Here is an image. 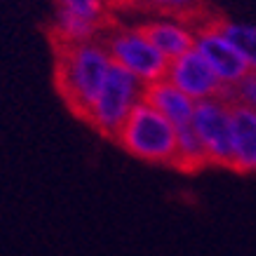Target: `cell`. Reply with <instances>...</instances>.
<instances>
[{"instance_id":"obj_4","label":"cell","mask_w":256,"mask_h":256,"mask_svg":"<svg viewBox=\"0 0 256 256\" xmlns=\"http://www.w3.org/2000/svg\"><path fill=\"white\" fill-rule=\"evenodd\" d=\"M104 45L116 66L132 73L146 87L167 76V66H170L167 56L150 42V38L141 26L113 24L104 33Z\"/></svg>"},{"instance_id":"obj_7","label":"cell","mask_w":256,"mask_h":256,"mask_svg":"<svg viewBox=\"0 0 256 256\" xmlns=\"http://www.w3.org/2000/svg\"><path fill=\"white\" fill-rule=\"evenodd\" d=\"M195 50H198V52L207 59V64L214 68L218 80L224 82L226 92H228L230 87L238 85L249 73L247 62L242 59L240 50L233 45V40L226 36V31L221 28V22H218V19L198 24Z\"/></svg>"},{"instance_id":"obj_8","label":"cell","mask_w":256,"mask_h":256,"mask_svg":"<svg viewBox=\"0 0 256 256\" xmlns=\"http://www.w3.org/2000/svg\"><path fill=\"white\" fill-rule=\"evenodd\" d=\"M164 78L170 80L172 85H176L184 94H188L195 104L207 99H216V96H226L224 82L218 80L214 68L195 47L186 54L172 59Z\"/></svg>"},{"instance_id":"obj_9","label":"cell","mask_w":256,"mask_h":256,"mask_svg":"<svg viewBox=\"0 0 256 256\" xmlns=\"http://www.w3.org/2000/svg\"><path fill=\"white\" fill-rule=\"evenodd\" d=\"M141 28L146 31L150 42L167 56V62L186 54V52H190L195 47L198 26H195V22H190V19L156 14L153 19H148V22L141 24Z\"/></svg>"},{"instance_id":"obj_2","label":"cell","mask_w":256,"mask_h":256,"mask_svg":"<svg viewBox=\"0 0 256 256\" xmlns=\"http://www.w3.org/2000/svg\"><path fill=\"white\" fill-rule=\"evenodd\" d=\"M178 130L158 113L148 101H141L116 134L118 146L132 158L148 164H172L176 160Z\"/></svg>"},{"instance_id":"obj_15","label":"cell","mask_w":256,"mask_h":256,"mask_svg":"<svg viewBox=\"0 0 256 256\" xmlns=\"http://www.w3.org/2000/svg\"><path fill=\"white\" fill-rule=\"evenodd\" d=\"M226 96L233 101V104H238V106L256 110V70H249L238 85L226 92Z\"/></svg>"},{"instance_id":"obj_16","label":"cell","mask_w":256,"mask_h":256,"mask_svg":"<svg viewBox=\"0 0 256 256\" xmlns=\"http://www.w3.org/2000/svg\"><path fill=\"white\" fill-rule=\"evenodd\" d=\"M106 5L110 8L113 14H118V12H127V10L141 8V0H106Z\"/></svg>"},{"instance_id":"obj_5","label":"cell","mask_w":256,"mask_h":256,"mask_svg":"<svg viewBox=\"0 0 256 256\" xmlns=\"http://www.w3.org/2000/svg\"><path fill=\"white\" fill-rule=\"evenodd\" d=\"M113 12L106 0H54V45H73L104 38L113 26Z\"/></svg>"},{"instance_id":"obj_13","label":"cell","mask_w":256,"mask_h":256,"mask_svg":"<svg viewBox=\"0 0 256 256\" xmlns=\"http://www.w3.org/2000/svg\"><path fill=\"white\" fill-rule=\"evenodd\" d=\"M226 36L233 40V45L240 50L242 59L247 62L249 70H256V24H242V22H228L218 19Z\"/></svg>"},{"instance_id":"obj_1","label":"cell","mask_w":256,"mask_h":256,"mask_svg":"<svg viewBox=\"0 0 256 256\" xmlns=\"http://www.w3.org/2000/svg\"><path fill=\"white\" fill-rule=\"evenodd\" d=\"M54 47L56 90L62 94V99L66 101V106L85 120L87 110L92 108L96 94L101 92V87L113 68V59L104 45V38Z\"/></svg>"},{"instance_id":"obj_12","label":"cell","mask_w":256,"mask_h":256,"mask_svg":"<svg viewBox=\"0 0 256 256\" xmlns=\"http://www.w3.org/2000/svg\"><path fill=\"white\" fill-rule=\"evenodd\" d=\"M178 136H176V160L174 167H178L181 172H198L202 167H207V153L202 148L200 139L190 124L186 127H176Z\"/></svg>"},{"instance_id":"obj_3","label":"cell","mask_w":256,"mask_h":256,"mask_svg":"<svg viewBox=\"0 0 256 256\" xmlns=\"http://www.w3.org/2000/svg\"><path fill=\"white\" fill-rule=\"evenodd\" d=\"M144 94H146V85L139 78H134L132 73H127L124 68L113 64L108 78L94 99L92 108L87 110L85 122L94 127L101 136L116 139L124 120L144 101Z\"/></svg>"},{"instance_id":"obj_6","label":"cell","mask_w":256,"mask_h":256,"mask_svg":"<svg viewBox=\"0 0 256 256\" xmlns=\"http://www.w3.org/2000/svg\"><path fill=\"white\" fill-rule=\"evenodd\" d=\"M190 127L200 139L207 162L214 167H228L233 160V101L228 96L200 101L195 106Z\"/></svg>"},{"instance_id":"obj_10","label":"cell","mask_w":256,"mask_h":256,"mask_svg":"<svg viewBox=\"0 0 256 256\" xmlns=\"http://www.w3.org/2000/svg\"><path fill=\"white\" fill-rule=\"evenodd\" d=\"M144 101H148L158 113H162L174 127H186V124H190L195 106H198L188 94H184L176 85H172L167 78L148 85L146 94H144Z\"/></svg>"},{"instance_id":"obj_14","label":"cell","mask_w":256,"mask_h":256,"mask_svg":"<svg viewBox=\"0 0 256 256\" xmlns=\"http://www.w3.org/2000/svg\"><path fill=\"white\" fill-rule=\"evenodd\" d=\"M141 8L162 16H181L198 22L202 12V0H141Z\"/></svg>"},{"instance_id":"obj_11","label":"cell","mask_w":256,"mask_h":256,"mask_svg":"<svg viewBox=\"0 0 256 256\" xmlns=\"http://www.w3.org/2000/svg\"><path fill=\"white\" fill-rule=\"evenodd\" d=\"M230 170L240 174L256 172V110L233 104V160Z\"/></svg>"}]
</instances>
